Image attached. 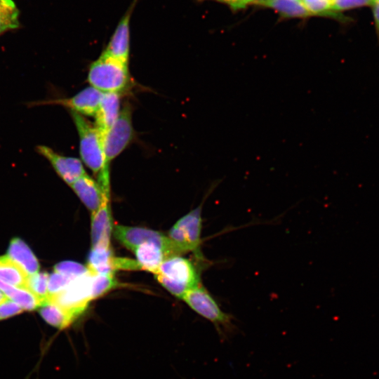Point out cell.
<instances>
[{
    "label": "cell",
    "mask_w": 379,
    "mask_h": 379,
    "mask_svg": "<svg viewBox=\"0 0 379 379\" xmlns=\"http://www.w3.org/2000/svg\"><path fill=\"white\" fill-rule=\"evenodd\" d=\"M79 138V152L82 161L95 174L98 182L105 192H109V171L106 166L103 135L83 115L70 111Z\"/></svg>",
    "instance_id": "6da1fadb"
},
{
    "label": "cell",
    "mask_w": 379,
    "mask_h": 379,
    "mask_svg": "<svg viewBox=\"0 0 379 379\" xmlns=\"http://www.w3.org/2000/svg\"><path fill=\"white\" fill-rule=\"evenodd\" d=\"M154 275L164 288L180 299L187 291L201 284L197 267L179 255L166 258Z\"/></svg>",
    "instance_id": "7a4b0ae2"
},
{
    "label": "cell",
    "mask_w": 379,
    "mask_h": 379,
    "mask_svg": "<svg viewBox=\"0 0 379 379\" xmlns=\"http://www.w3.org/2000/svg\"><path fill=\"white\" fill-rule=\"evenodd\" d=\"M88 81L102 93L121 94L131 83L128 62L102 53L89 67Z\"/></svg>",
    "instance_id": "3957f363"
},
{
    "label": "cell",
    "mask_w": 379,
    "mask_h": 379,
    "mask_svg": "<svg viewBox=\"0 0 379 379\" xmlns=\"http://www.w3.org/2000/svg\"><path fill=\"white\" fill-rule=\"evenodd\" d=\"M186 304L195 312L213 323L221 331L232 325V316L224 312L201 284L187 291L183 295Z\"/></svg>",
    "instance_id": "277c9868"
},
{
    "label": "cell",
    "mask_w": 379,
    "mask_h": 379,
    "mask_svg": "<svg viewBox=\"0 0 379 379\" xmlns=\"http://www.w3.org/2000/svg\"><path fill=\"white\" fill-rule=\"evenodd\" d=\"M134 136L132 124V109L125 105L112 126L103 135L106 166L118 157L129 145Z\"/></svg>",
    "instance_id": "5b68a950"
},
{
    "label": "cell",
    "mask_w": 379,
    "mask_h": 379,
    "mask_svg": "<svg viewBox=\"0 0 379 379\" xmlns=\"http://www.w3.org/2000/svg\"><path fill=\"white\" fill-rule=\"evenodd\" d=\"M112 233L117 241L131 251L138 246L151 241L163 247L169 256L183 254L181 249L167 235L151 229L115 225Z\"/></svg>",
    "instance_id": "8992f818"
},
{
    "label": "cell",
    "mask_w": 379,
    "mask_h": 379,
    "mask_svg": "<svg viewBox=\"0 0 379 379\" xmlns=\"http://www.w3.org/2000/svg\"><path fill=\"white\" fill-rule=\"evenodd\" d=\"M91 277L92 274L88 271L75 278L62 291L50 297L47 302H55L79 317L93 300Z\"/></svg>",
    "instance_id": "52a82bcc"
},
{
    "label": "cell",
    "mask_w": 379,
    "mask_h": 379,
    "mask_svg": "<svg viewBox=\"0 0 379 379\" xmlns=\"http://www.w3.org/2000/svg\"><path fill=\"white\" fill-rule=\"evenodd\" d=\"M102 95V92L92 86H88L69 98L38 101L32 105H59L81 115L95 117Z\"/></svg>",
    "instance_id": "ba28073f"
},
{
    "label": "cell",
    "mask_w": 379,
    "mask_h": 379,
    "mask_svg": "<svg viewBox=\"0 0 379 379\" xmlns=\"http://www.w3.org/2000/svg\"><path fill=\"white\" fill-rule=\"evenodd\" d=\"M36 151L51 163L58 175L69 185L86 173L77 158L59 154L46 145L37 146Z\"/></svg>",
    "instance_id": "9c48e42d"
},
{
    "label": "cell",
    "mask_w": 379,
    "mask_h": 379,
    "mask_svg": "<svg viewBox=\"0 0 379 379\" xmlns=\"http://www.w3.org/2000/svg\"><path fill=\"white\" fill-rule=\"evenodd\" d=\"M137 0H133L130 7L119 22L103 53L128 62L130 53V20Z\"/></svg>",
    "instance_id": "30bf717a"
},
{
    "label": "cell",
    "mask_w": 379,
    "mask_h": 379,
    "mask_svg": "<svg viewBox=\"0 0 379 379\" xmlns=\"http://www.w3.org/2000/svg\"><path fill=\"white\" fill-rule=\"evenodd\" d=\"M91 248L110 246L113 226L109 197L104 201L96 211L91 213Z\"/></svg>",
    "instance_id": "8fae6325"
},
{
    "label": "cell",
    "mask_w": 379,
    "mask_h": 379,
    "mask_svg": "<svg viewBox=\"0 0 379 379\" xmlns=\"http://www.w3.org/2000/svg\"><path fill=\"white\" fill-rule=\"evenodd\" d=\"M175 225L182 231L190 251L194 253L197 258L203 259L201 252V206L190 211L186 215L180 218Z\"/></svg>",
    "instance_id": "7c38bea8"
},
{
    "label": "cell",
    "mask_w": 379,
    "mask_h": 379,
    "mask_svg": "<svg viewBox=\"0 0 379 379\" xmlns=\"http://www.w3.org/2000/svg\"><path fill=\"white\" fill-rule=\"evenodd\" d=\"M91 213L96 211L104 201L109 197L100 184L87 173L69 185Z\"/></svg>",
    "instance_id": "4fadbf2b"
},
{
    "label": "cell",
    "mask_w": 379,
    "mask_h": 379,
    "mask_svg": "<svg viewBox=\"0 0 379 379\" xmlns=\"http://www.w3.org/2000/svg\"><path fill=\"white\" fill-rule=\"evenodd\" d=\"M121 94L102 93L98 111L95 115V126L104 134L112 126L119 117Z\"/></svg>",
    "instance_id": "5bb4252c"
},
{
    "label": "cell",
    "mask_w": 379,
    "mask_h": 379,
    "mask_svg": "<svg viewBox=\"0 0 379 379\" xmlns=\"http://www.w3.org/2000/svg\"><path fill=\"white\" fill-rule=\"evenodd\" d=\"M133 252L141 270L154 274L163 261L170 257L166 251L154 242H145L135 247Z\"/></svg>",
    "instance_id": "9a60e30c"
},
{
    "label": "cell",
    "mask_w": 379,
    "mask_h": 379,
    "mask_svg": "<svg viewBox=\"0 0 379 379\" xmlns=\"http://www.w3.org/2000/svg\"><path fill=\"white\" fill-rule=\"evenodd\" d=\"M7 255L18 264L28 275L39 270V261L27 244L20 238H13L8 246Z\"/></svg>",
    "instance_id": "2e32d148"
},
{
    "label": "cell",
    "mask_w": 379,
    "mask_h": 379,
    "mask_svg": "<svg viewBox=\"0 0 379 379\" xmlns=\"http://www.w3.org/2000/svg\"><path fill=\"white\" fill-rule=\"evenodd\" d=\"M114 259L110 246L92 248L86 267L92 274H114Z\"/></svg>",
    "instance_id": "e0dca14e"
},
{
    "label": "cell",
    "mask_w": 379,
    "mask_h": 379,
    "mask_svg": "<svg viewBox=\"0 0 379 379\" xmlns=\"http://www.w3.org/2000/svg\"><path fill=\"white\" fill-rule=\"evenodd\" d=\"M39 312L47 324L58 329L66 328L79 317L72 311L53 302H46L41 306Z\"/></svg>",
    "instance_id": "ac0fdd59"
},
{
    "label": "cell",
    "mask_w": 379,
    "mask_h": 379,
    "mask_svg": "<svg viewBox=\"0 0 379 379\" xmlns=\"http://www.w3.org/2000/svg\"><path fill=\"white\" fill-rule=\"evenodd\" d=\"M0 291L24 311H33L43 305V302L26 287H18L0 281Z\"/></svg>",
    "instance_id": "d6986e66"
},
{
    "label": "cell",
    "mask_w": 379,
    "mask_h": 379,
    "mask_svg": "<svg viewBox=\"0 0 379 379\" xmlns=\"http://www.w3.org/2000/svg\"><path fill=\"white\" fill-rule=\"evenodd\" d=\"M28 275L7 255L0 256V281L14 286L26 287Z\"/></svg>",
    "instance_id": "ffe728a7"
},
{
    "label": "cell",
    "mask_w": 379,
    "mask_h": 379,
    "mask_svg": "<svg viewBox=\"0 0 379 379\" xmlns=\"http://www.w3.org/2000/svg\"><path fill=\"white\" fill-rule=\"evenodd\" d=\"M256 4L274 8L285 17L304 18L311 15L300 0H265Z\"/></svg>",
    "instance_id": "44dd1931"
},
{
    "label": "cell",
    "mask_w": 379,
    "mask_h": 379,
    "mask_svg": "<svg viewBox=\"0 0 379 379\" xmlns=\"http://www.w3.org/2000/svg\"><path fill=\"white\" fill-rule=\"evenodd\" d=\"M19 11L12 0H0V35L19 27Z\"/></svg>",
    "instance_id": "7402d4cb"
},
{
    "label": "cell",
    "mask_w": 379,
    "mask_h": 379,
    "mask_svg": "<svg viewBox=\"0 0 379 379\" xmlns=\"http://www.w3.org/2000/svg\"><path fill=\"white\" fill-rule=\"evenodd\" d=\"M120 286L114 274H92V298H98Z\"/></svg>",
    "instance_id": "603a6c76"
},
{
    "label": "cell",
    "mask_w": 379,
    "mask_h": 379,
    "mask_svg": "<svg viewBox=\"0 0 379 379\" xmlns=\"http://www.w3.org/2000/svg\"><path fill=\"white\" fill-rule=\"evenodd\" d=\"M48 279L46 272H37L28 276L27 288L45 304L48 298ZM43 304V305H44Z\"/></svg>",
    "instance_id": "cb8c5ba5"
},
{
    "label": "cell",
    "mask_w": 379,
    "mask_h": 379,
    "mask_svg": "<svg viewBox=\"0 0 379 379\" xmlns=\"http://www.w3.org/2000/svg\"><path fill=\"white\" fill-rule=\"evenodd\" d=\"M311 15L341 17L332 9V0H300ZM342 18V17H341Z\"/></svg>",
    "instance_id": "d4e9b609"
},
{
    "label": "cell",
    "mask_w": 379,
    "mask_h": 379,
    "mask_svg": "<svg viewBox=\"0 0 379 379\" xmlns=\"http://www.w3.org/2000/svg\"><path fill=\"white\" fill-rule=\"evenodd\" d=\"M74 279L65 274L53 272L49 275L48 279V298L65 288Z\"/></svg>",
    "instance_id": "484cf974"
},
{
    "label": "cell",
    "mask_w": 379,
    "mask_h": 379,
    "mask_svg": "<svg viewBox=\"0 0 379 379\" xmlns=\"http://www.w3.org/2000/svg\"><path fill=\"white\" fill-rule=\"evenodd\" d=\"M88 271L86 266L74 261H63L58 263L54 272H59L72 278H77Z\"/></svg>",
    "instance_id": "4316f807"
},
{
    "label": "cell",
    "mask_w": 379,
    "mask_h": 379,
    "mask_svg": "<svg viewBox=\"0 0 379 379\" xmlns=\"http://www.w3.org/2000/svg\"><path fill=\"white\" fill-rule=\"evenodd\" d=\"M374 0H332V9L334 12L340 13V11L349 9L372 6Z\"/></svg>",
    "instance_id": "83f0119b"
},
{
    "label": "cell",
    "mask_w": 379,
    "mask_h": 379,
    "mask_svg": "<svg viewBox=\"0 0 379 379\" xmlns=\"http://www.w3.org/2000/svg\"><path fill=\"white\" fill-rule=\"evenodd\" d=\"M23 311L19 305L8 299L0 304V321L19 314Z\"/></svg>",
    "instance_id": "f1b7e54d"
},
{
    "label": "cell",
    "mask_w": 379,
    "mask_h": 379,
    "mask_svg": "<svg viewBox=\"0 0 379 379\" xmlns=\"http://www.w3.org/2000/svg\"><path fill=\"white\" fill-rule=\"evenodd\" d=\"M228 4L232 8L237 10L245 8L253 0H216Z\"/></svg>",
    "instance_id": "f546056e"
},
{
    "label": "cell",
    "mask_w": 379,
    "mask_h": 379,
    "mask_svg": "<svg viewBox=\"0 0 379 379\" xmlns=\"http://www.w3.org/2000/svg\"><path fill=\"white\" fill-rule=\"evenodd\" d=\"M372 7L375 33L379 44V0H374Z\"/></svg>",
    "instance_id": "4dcf8cb0"
},
{
    "label": "cell",
    "mask_w": 379,
    "mask_h": 379,
    "mask_svg": "<svg viewBox=\"0 0 379 379\" xmlns=\"http://www.w3.org/2000/svg\"><path fill=\"white\" fill-rule=\"evenodd\" d=\"M8 298L0 291V304L8 300Z\"/></svg>",
    "instance_id": "1f68e13d"
},
{
    "label": "cell",
    "mask_w": 379,
    "mask_h": 379,
    "mask_svg": "<svg viewBox=\"0 0 379 379\" xmlns=\"http://www.w3.org/2000/svg\"><path fill=\"white\" fill-rule=\"evenodd\" d=\"M265 1V0H253V3H255V4H257L260 1Z\"/></svg>",
    "instance_id": "d6a6232c"
}]
</instances>
